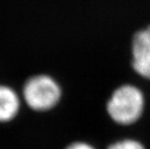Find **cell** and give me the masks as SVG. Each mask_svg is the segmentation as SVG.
Masks as SVG:
<instances>
[{
  "label": "cell",
  "mask_w": 150,
  "mask_h": 149,
  "mask_svg": "<svg viewBox=\"0 0 150 149\" xmlns=\"http://www.w3.org/2000/svg\"><path fill=\"white\" fill-rule=\"evenodd\" d=\"M144 109L143 92L129 84L116 88L106 104L108 115L115 123L122 126H130L139 121Z\"/></svg>",
  "instance_id": "1"
},
{
  "label": "cell",
  "mask_w": 150,
  "mask_h": 149,
  "mask_svg": "<svg viewBox=\"0 0 150 149\" xmlns=\"http://www.w3.org/2000/svg\"><path fill=\"white\" fill-rule=\"evenodd\" d=\"M22 97L31 110L45 112L51 111L59 103L62 89L56 79L50 75L38 74L25 81Z\"/></svg>",
  "instance_id": "2"
},
{
  "label": "cell",
  "mask_w": 150,
  "mask_h": 149,
  "mask_svg": "<svg viewBox=\"0 0 150 149\" xmlns=\"http://www.w3.org/2000/svg\"><path fill=\"white\" fill-rule=\"evenodd\" d=\"M131 66L141 77L150 80V25L132 37Z\"/></svg>",
  "instance_id": "3"
},
{
  "label": "cell",
  "mask_w": 150,
  "mask_h": 149,
  "mask_svg": "<svg viewBox=\"0 0 150 149\" xmlns=\"http://www.w3.org/2000/svg\"><path fill=\"white\" fill-rule=\"evenodd\" d=\"M22 100L18 93L10 86L0 85V123H8L19 114Z\"/></svg>",
  "instance_id": "4"
},
{
  "label": "cell",
  "mask_w": 150,
  "mask_h": 149,
  "mask_svg": "<svg viewBox=\"0 0 150 149\" xmlns=\"http://www.w3.org/2000/svg\"><path fill=\"white\" fill-rule=\"evenodd\" d=\"M106 149H146L139 140L133 138H122L109 145Z\"/></svg>",
  "instance_id": "5"
},
{
  "label": "cell",
  "mask_w": 150,
  "mask_h": 149,
  "mask_svg": "<svg viewBox=\"0 0 150 149\" xmlns=\"http://www.w3.org/2000/svg\"><path fill=\"white\" fill-rule=\"evenodd\" d=\"M65 149H97V148L87 141L77 139L71 142L69 145H67Z\"/></svg>",
  "instance_id": "6"
}]
</instances>
